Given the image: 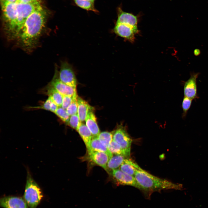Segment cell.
Masks as SVG:
<instances>
[{"instance_id":"obj_5","label":"cell","mask_w":208,"mask_h":208,"mask_svg":"<svg viewBox=\"0 0 208 208\" xmlns=\"http://www.w3.org/2000/svg\"><path fill=\"white\" fill-rule=\"evenodd\" d=\"M41 6H42L39 0L30 3H17L16 8L17 19L15 39L27 18Z\"/></svg>"},{"instance_id":"obj_11","label":"cell","mask_w":208,"mask_h":208,"mask_svg":"<svg viewBox=\"0 0 208 208\" xmlns=\"http://www.w3.org/2000/svg\"><path fill=\"white\" fill-rule=\"evenodd\" d=\"M199 73H192L189 78L185 81L183 85V93L185 96L192 100L198 98L197 94V79Z\"/></svg>"},{"instance_id":"obj_31","label":"cell","mask_w":208,"mask_h":208,"mask_svg":"<svg viewBox=\"0 0 208 208\" xmlns=\"http://www.w3.org/2000/svg\"><path fill=\"white\" fill-rule=\"evenodd\" d=\"M59 107L53 101L52 103L50 111L55 114Z\"/></svg>"},{"instance_id":"obj_35","label":"cell","mask_w":208,"mask_h":208,"mask_svg":"<svg viewBox=\"0 0 208 208\" xmlns=\"http://www.w3.org/2000/svg\"><path fill=\"white\" fill-rule=\"evenodd\" d=\"M87 1H90L93 3H94V2L95 1V0H86Z\"/></svg>"},{"instance_id":"obj_1","label":"cell","mask_w":208,"mask_h":208,"mask_svg":"<svg viewBox=\"0 0 208 208\" xmlns=\"http://www.w3.org/2000/svg\"><path fill=\"white\" fill-rule=\"evenodd\" d=\"M46 17V12L41 6L27 18L15 38L23 49L30 51L37 44L44 27Z\"/></svg>"},{"instance_id":"obj_9","label":"cell","mask_w":208,"mask_h":208,"mask_svg":"<svg viewBox=\"0 0 208 208\" xmlns=\"http://www.w3.org/2000/svg\"><path fill=\"white\" fill-rule=\"evenodd\" d=\"M49 83L63 96H77L76 88L67 85L61 81L59 77L58 71L55 70L53 78Z\"/></svg>"},{"instance_id":"obj_24","label":"cell","mask_w":208,"mask_h":208,"mask_svg":"<svg viewBox=\"0 0 208 208\" xmlns=\"http://www.w3.org/2000/svg\"><path fill=\"white\" fill-rule=\"evenodd\" d=\"M108 148L112 154L122 155L127 158L120 146L113 139Z\"/></svg>"},{"instance_id":"obj_23","label":"cell","mask_w":208,"mask_h":208,"mask_svg":"<svg viewBox=\"0 0 208 208\" xmlns=\"http://www.w3.org/2000/svg\"><path fill=\"white\" fill-rule=\"evenodd\" d=\"M100 141L108 148L113 140L112 132L103 131L100 132L98 136Z\"/></svg>"},{"instance_id":"obj_2","label":"cell","mask_w":208,"mask_h":208,"mask_svg":"<svg viewBox=\"0 0 208 208\" xmlns=\"http://www.w3.org/2000/svg\"><path fill=\"white\" fill-rule=\"evenodd\" d=\"M134 177L139 186V189L145 196L150 198L153 192L170 189L181 190L182 185L175 183L167 180L159 178L148 173L140 167L136 170Z\"/></svg>"},{"instance_id":"obj_22","label":"cell","mask_w":208,"mask_h":208,"mask_svg":"<svg viewBox=\"0 0 208 208\" xmlns=\"http://www.w3.org/2000/svg\"><path fill=\"white\" fill-rule=\"evenodd\" d=\"M78 7L87 11L97 13L99 11L95 8L94 3L86 0H72Z\"/></svg>"},{"instance_id":"obj_30","label":"cell","mask_w":208,"mask_h":208,"mask_svg":"<svg viewBox=\"0 0 208 208\" xmlns=\"http://www.w3.org/2000/svg\"><path fill=\"white\" fill-rule=\"evenodd\" d=\"M53 102L51 98L49 96L47 100L41 106L37 107H32L31 108L42 109L46 110H50L51 105Z\"/></svg>"},{"instance_id":"obj_17","label":"cell","mask_w":208,"mask_h":208,"mask_svg":"<svg viewBox=\"0 0 208 208\" xmlns=\"http://www.w3.org/2000/svg\"><path fill=\"white\" fill-rule=\"evenodd\" d=\"M87 150L101 152L107 153L111 158L113 154L110 152L108 148L103 144L99 140L98 137H93Z\"/></svg>"},{"instance_id":"obj_33","label":"cell","mask_w":208,"mask_h":208,"mask_svg":"<svg viewBox=\"0 0 208 208\" xmlns=\"http://www.w3.org/2000/svg\"><path fill=\"white\" fill-rule=\"evenodd\" d=\"M200 50L198 48L194 49L193 51L194 54L195 56L199 55L200 54Z\"/></svg>"},{"instance_id":"obj_27","label":"cell","mask_w":208,"mask_h":208,"mask_svg":"<svg viewBox=\"0 0 208 208\" xmlns=\"http://www.w3.org/2000/svg\"><path fill=\"white\" fill-rule=\"evenodd\" d=\"M192 99L186 96L183 98L182 104L183 109V118H185L186 116L187 112L191 106Z\"/></svg>"},{"instance_id":"obj_6","label":"cell","mask_w":208,"mask_h":208,"mask_svg":"<svg viewBox=\"0 0 208 208\" xmlns=\"http://www.w3.org/2000/svg\"><path fill=\"white\" fill-rule=\"evenodd\" d=\"M112 133L113 139L125 151L127 157L129 158L132 141L125 127L122 125H120Z\"/></svg>"},{"instance_id":"obj_32","label":"cell","mask_w":208,"mask_h":208,"mask_svg":"<svg viewBox=\"0 0 208 208\" xmlns=\"http://www.w3.org/2000/svg\"><path fill=\"white\" fill-rule=\"evenodd\" d=\"M39 0H18V3H31Z\"/></svg>"},{"instance_id":"obj_20","label":"cell","mask_w":208,"mask_h":208,"mask_svg":"<svg viewBox=\"0 0 208 208\" xmlns=\"http://www.w3.org/2000/svg\"><path fill=\"white\" fill-rule=\"evenodd\" d=\"M80 135L85 144L86 148L89 147L90 141L93 138L92 134L86 125L81 122L77 131Z\"/></svg>"},{"instance_id":"obj_28","label":"cell","mask_w":208,"mask_h":208,"mask_svg":"<svg viewBox=\"0 0 208 208\" xmlns=\"http://www.w3.org/2000/svg\"><path fill=\"white\" fill-rule=\"evenodd\" d=\"M77 98L74 100L71 103L66 109L67 113L70 116L77 114Z\"/></svg>"},{"instance_id":"obj_7","label":"cell","mask_w":208,"mask_h":208,"mask_svg":"<svg viewBox=\"0 0 208 208\" xmlns=\"http://www.w3.org/2000/svg\"><path fill=\"white\" fill-rule=\"evenodd\" d=\"M60 80L70 86L76 88L77 80L71 66L67 62H62L58 72Z\"/></svg>"},{"instance_id":"obj_19","label":"cell","mask_w":208,"mask_h":208,"mask_svg":"<svg viewBox=\"0 0 208 208\" xmlns=\"http://www.w3.org/2000/svg\"><path fill=\"white\" fill-rule=\"evenodd\" d=\"M46 93L58 107L61 106L63 96L49 83L45 88Z\"/></svg>"},{"instance_id":"obj_36","label":"cell","mask_w":208,"mask_h":208,"mask_svg":"<svg viewBox=\"0 0 208 208\" xmlns=\"http://www.w3.org/2000/svg\"><path fill=\"white\" fill-rule=\"evenodd\" d=\"M2 0H1V1Z\"/></svg>"},{"instance_id":"obj_21","label":"cell","mask_w":208,"mask_h":208,"mask_svg":"<svg viewBox=\"0 0 208 208\" xmlns=\"http://www.w3.org/2000/svg\"><path fill=\"white\" fill-rule=\"evenodd\" d=\"M127 158L121 155H115L109 160L107 165L108 172H110L114 170L119 168L125 159Z\"/></svg>"},{"instance_id":"obj_10","label":"cell","mask_w":208,"mask_h":208,"mask_svg":"<svg viewBox=\"0 0 208 208\" xmlns=\"http://www.w3.org/2000/svg\"><path fill=\"white\" fill-rule=\"evenodd\" d=\"M113 31L117 35L132 42L134 41L135 34L139 32L138 28L123 24H116Z\"/></svg>"},{"instance_id":"obj_3","label":"cell","mask_w":208,"mask_h":208,"mask_svg":"<svg viewBox=\"0 0 208 208\" xmlns=\"http://www.w3.org/2000/svg\"><path fill=\"white\" fill-rule=\"evenodd\" d=\"M17 3L2 2L5 31L9 38L15 39L17 23Z\"/></svg>"},{"instance_id":"obj_12","label":"cell","mask_w":208,"mask_h":208,"mask_svg":"<svg viewBox=\"0 0 208 208\" xmlns=\"http://www.w3.org/2000/svg\"><path fill=\"white\" fill-rule=\"evenodd\" d=\"M86 159L103 168L108 172L107 165L110 158L106 153L91 150H87Z\"/></svg>"},{"instance_id":"obj_29","label":"cell","mask_w":208,"mask_h":208,"mask_svg":"<svg viewBox=\"0 0 208 208\" xmlns=\"http://www.w3.org/2000/svg\"><path fill=\"white\" fill-rule=\"evenodd\" d=\"M78 96V95L75 96H63L61 107L64 109H66L74 100L77 98Z\"/></svg>"},{"instance_id":"obj_8","label":"cell","mask_w":208,"mask_h":208,"mask_svg":"<svg viewBox=\"0 0 208 208\" xmlns=\"http://www.w3.org/2000/svg\"><path fill=\"white\" fill-rule=\"evenodd\" d=\"M111 173L114 182L116 185L131 186L139 189V186L134 176L127 174L118 169L113 170Z\"/></svg>"},{"instance_id":"obj_14","label":"cell","mask_w":208,"mask_h":208,"mask_svg":"<svg viewBox=\"0 0 208 208\" xmlns=\"http://www.w3.org/2000/svg\"><path fill=\"white\" fill-rule=\"evenodd\" d=\"M117 12L118 18L116 24H123L138 28V19L136 16L124 11L120 7L118 8Z\"/></svg>"},{"instance_id":"obj_25","label":"cell","mask_w":208,"mask_h":208,"mask_svg":"<svg viewBox=\"0 0 208 208\" xmlns=\"http://www.w3.org/2000/svg\"><path fill=\"white\" fill-rule=\"evenodd\" d=\"M55 114L64 122L68 125L70 116L67 113L66 109L61 106L59 107Z\"/></svg>"},{"instance_id":"obj_16","label":"cell","mask_w":208,"mask_h":208,"mask_svg":"<svg viewBox=\"0 0 208 208\" xmlns=\"http://www.w3.org/2000/svg\"><path fill=\"white\" fill-rule=\"evenodd\" d=\"M77 100L78 103L77 114L80 121L83 122L85 121L89 112L90 110H93L94 108L87 102L78 96Z\"/></svg>"},{"instance_id":"obj_34","label":"cell","mask_w":208,"mask_h":208,"mask_svg":"<svg viewBox=\"0 0 208 208\" xmlns=\"http://www.w3.org/2000/svg\"><path fill=\"white\" fill-rule=\"evenodd\" d=\"M1 1L2 2L16 3L18 2V0H2Z\"/></svg>"},{"instance_id":"obj_15","label":"cell","mask_w":208,"mask_h":208,"mask_svg":"<svg viewBox=\"0 0 208 208\" xmlns=\"http://www.w3.org/2000/svg\"><path fill=\"white\" fill-rule=\"evenodd\" d=\"M85 121L86 125L91 133L93 137H98L101 132L93 110H90L89 112Z\"/></svg>"},{"instance_id":"obj_26","label":"cell","mask_w":208,"mask_h":208,"mask_svg":"<svg viewBox=\"0 0 208 208\" xmlns=\"http://www.w3.org/2000/svg\"><path fill=\"white\" fill-rule=\"evenodd\" d=\"M81 122L77 114L70 116L68 125L77 131Z\"/></svg>"},{"instance_id":"obj_18","label":"cell","mask_w":208,"mask_h":208,"mask_svg":"<svg viewBox=\"0 0 208 208\" xmlns=\"http://www.w3.org/2000/svg\"><path fill=\"white\" fill-rule=\"evenodd\" d=\"M139 167L136 163L127 158L125 159L119 168L124 173L134 177L136 170Z\"/></svg>"},{"instance_id":"obj_13","label":"cell","mask_w":208,"mask_h":208,"mask_svg":"<svg viewBox=\"0 0 208 208\" xmlns=\"http://www.w3.org/2000/svg\"><path fill=\"white\" fill-rule=\"evenodd\" d=\"M0 206L4 208H29L23 198L14 196H4L1 198Z\"/></svg>"},{"instance_id":"obj_4","label":"cell","mask_w":208,"mask_h":208,"mask_svg":"<svg viewBox=\"0 0 208 208\" xmlns=\"http://www.w3.org/2000/svg\"><path fill=\"white\" fill-rule=\"evenodd\" d=\"M43 197L41 189L27 171L23 198L29 208H36Z\"/></svg>"}]
</instances>
